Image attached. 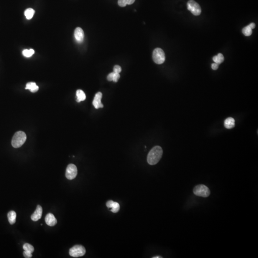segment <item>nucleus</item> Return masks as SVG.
Returning <instances> with one entry per match:
<instances>
[{
    "mask_svg": "<svg viewBox=\"0 0 258 258\" xmlns=\"http://www.w3.org/2000/svg\"><path fill=\"white\" fill-rule=\"evenodd\" d=\"M120 78V75L119 73L113 72L108 75V76H107V79L109 81H112L114 82H117Z\"/></svg>",
    "mask_w": 258,
    "mask_h": 258,
    "instance_id": "obj_15",
    "label": "nucleus"
},
{
    "mask_svg": "<svg viewBox=\"0 0 258 258\" xmlns=\"http://www.w3.org/2000/svg\"><path fill=\"white\" fill-rule=\"evenodd\" d=\"M25 89L30 90L31 92L34 93L38 91L39 90V87L37 86L36 83L34 82H29L27 83Z\"/></svg>",
    "mask_w": 258,
    "mask_h": 258,
    "instance_id": "obj_14",
    "label": "nucleus"
},
{
    "mask_svg": "<svg viewBox=\"0 0 258 258\" xmlns=\"http://www.w3.org/2000/svg\"><path fill=\"white\" fill-rule=\"evenodd\" d=\"M193 193L196 196L207 198L210 195V191L208 188L205 185H199L194 188Z\"/></svg>",
    "mask_w": 258,
    "mask_h": 258,
    "instance_id": "obj_3",
    "label": "nucleus"
},
{
    "mask_svg": "<svg viewBox=\"0 0 258 258\" xmlns=\"http://www.w3.org/2000/svg\"><path fill=\"white\" fill-rule=\"evenodd\" d=\"M135 0H118V3L120 6L125 7L126 5L132 4L134 3Z\"/></svg>",
    "mask_w": 258,
    "mask_h": 258,
    "instance_id": "obj_20",
    "label": "nucleus"
},
{
    "mask_svg": "<svg viewBox=\"0 0 258 258\" xmlns=\"http://www.w3.org/2000/svg\"><path fill=\"white\" fill-rule=\"evenodd\" d=\"M102 97V94L101 92H98L96 93L95 96L94 98L93 101V105L95 108L96 109H98L101 108H103V105L101 103V98Z\"/></svg>",
    "mask_w": 258,
    "mask_h": 258,
    "instance_id": "obj_8",
    "label": "nucleus"
},
{
    "mask_svg": "<svg viewBox=\"0 0 258 258\" xmlns=\"http://www.w3.org/2000/svg\"><path fill=\"white\" fill-rule=\"evenodd\" d=\"M34 10L32 8H28L24 11V15L27 18V19L28 20H30L32 18L33 16L34 15Z\"/></svg>",
    "mask_w": 258,
    "mask_h": 258,
    "instance_id": "obj_18",
    "label": "nucleus"
},
{
    "mask_svg": "<svg viewBox=\"0 0 258 258\" xmlns=\"http://www.w3.org/2000/svg\"><path fill=\"white\" fill-rule=\"evenodd\" d=\"M224 56L221 53H219L218 55H215L213 57V60L214 61V62L217 63L218 64H220L222 63L224 61Z\"/></svg>",
    "mask_w": 258,
    "mask_h": 258,
    "instance_id": "obj_19",
    "label": "nucleus"
},
{
    "mask_svg": "<svg viewBox=\"0 0 258 258\" xmlns=\"http://www.w3.org/2000/svg\"><path fill=\"white\" fill-rule=\"evenodd\" d=\"M78 174V170L76 165L74 164H69L67 166L65 172V177L69 180H73L76 178Z\"/></svg>",
    "mask_w": 258,
    "mask_h": 258,
    "instance_id": "obj_7",
    "label": "nucleus"
},
{
    "mask_svg": "<svg viewBox=\"0 0 258 258\" xmlns=\"http://www.w3.org/2000/svg\"><path fill=\"white\" fill-rule=\"evenodd\" d=\"M249 25V26L252 29H254V28H255V24L254 23H251V24H250L249 25Z\"/></svg>",
    "mask_w": 258,
    "mask_h": 258,
    "instance_id": "obj_27",
    "label": "nucleus"
},
{
    "mask_svg": "<svg viewBox=\"0 0 258 258\" xmlns=\"http://www.w3.org/2000/svg\"><path fill=\"white\" fill-rule=\"evenodd\" d=\"M162 257L161 256H155V257H153L152 258H162Z\"/></svg>",
    "mask_w": 258,
    "mask_h": 258,
    "instance_id": "obj_28",
    "label": "nucleus"
},
{
    "mask_svg": "<svg viewBox=\"0 0 258 258\" xmlns=\"http://www.w3.org/2000/svg\"><path fill=\"white\" fill-rule=\"evenodd\" d=\"M86 252V249L83 246L77 245L69 249V253L71 256L77 258L84 255Z\"/></svg>",
    "mask_w": 258,
    "mask_h": 258,
    "instance_id": "obj_5",
    "label": "nucleus"
},
{
    "mask_svg": "<svg viewBox=\"0 0 258 258\" xmlns=\"http://www.w3.org/2000/svg\"><path fill=\"white\" fill-rule=\"evenodd\" d=\"M30 252H28V251H24L23 252V255L25 258H30L32 257V254Z\"/></svg>",
    "mask_w": 258,
    "mask_h": 258,
    "instance_id": "obj_24",
    "label": "nucleus"
},
{
    "mask_svg": "<svg viewBox=\"0 0 258 258\" xmlns=\"http://www.w3.org/2000/svg\"><path fill=\"white\" fill-rule=\"evenodd\" d=\"M187 8L188 10L194 15L198 16L201 13V8L200 5L194 0H189L187 3Z\"/></svg>",
    "mask_w": 258,
    "mask_h": 258,
    "instance_id": "obj_6",
    "label": "nucleus"
},
{
    "mask_svg": "<svg viewBox=\"0 0 258 258\" xmlns=\"http://www.w3.org/2000/svg\"><path fill=\"white\" fill-rule=\"evenodd\" d=\"M27 135L23 132L19 131L16 132L11 140V145L15 148L20 147L26 141Z\"/></svg>",
    "mask_w": 258,
    "mask_h": 258,
    "instance_id": "obj_2",
    "label": "nucleus"
},
{
    "mask_svg": "<svg viewBox=\"0 0 258 258\" xmlns=\"http://www.w3.org/2000/svg\"><path fill=\"white\" fill-rule=\"evenodd\" d=\"M211 68H212V69L214 70H217L218 68V64H217V63H213L211 65Z\"/></svg>",
    "mask_w": 258,
    "mask_h": 258,
    "instance_id": "obj_26",
    "label": "nucleus"
},
{
    "mask_svg": "<svg viewBox=\"0 0 258 258\" xmlns=\"http://www.w3.org/2000/svg\"><path fill=\"white\" fill-rule=\"evenodd\" d=\"M152 59L157 64H162L165 61V54L161 48H156L152 53Z\"/></svg>",
    "mask_w": 258,
    "mask_h": 258,
    "instance_id": "obj_4",
    "label": "nucleus"
},
{
    "mask_svg": "<svg viewBox=\"0 0 258 258\" xmlns=\"http://www.w3.org/2000/svg\"><path fill=\"white\" fill-rule=\"evenodd\" d=\"M45 222L49 226H54L57 223V220L54 215L51 213H48L45 216Z\"/></svg>",
    "mask_w": 258,
    "mask_h": 258,
    "instance_id": "obj_12",
    "label": "nucleus"
},
{
    "mask_svg": "<svg viewBox=\"0 0 258 258\" xmlns=\"http://www.w3.org/2000/svg\"><path fill=\"white\" fill-rule=\"evenodd\" d=\"M7 217L10 224L13 225L16 222L17 213L14 211H11L8 213Z\"/></svg>",
    "mask_w": 258,
    "mask_h": 258,
    "instance_id": "obj_16",
    "label": "nucleus"
},
{
    "mask_svg": "<svg viewBox=\"0 0 258 258\" xmlns=\"http://www.w3.org/2000/svg\"><path fill=\"white\" fill-rule=\"evenodd\" d=\"M121 71V68L120 65H115L114 68V72L117 73H120Z\"/></svg>",
    "mask_w": 258,
    "mask_h": 258,
    "instance_id": "obj_25",
    "label": "nucleus"
},
{
    "mask_svg": "<svg viewBox=\"0 0 258 258\" xmlns=\"http://www.w3.org/2000/svg\"><path fill=\"white\" fill-rule=\"evenodd\" d=\"M42 212H43V209H42V206L40 205L37 206V209L35 210L34 213L32 215L31 217L32 220L34 221H38L41 218Z\"/></svg>",
    "mask_w": 258,
    "mask_h": 258,
    "instance_id": "obj_10",
    "label": "nucleus"
},
{
    "mask_svg": "<svg viewBox=\"0 0 258 258\" xmlns=\"http://www.w3.org/2000/svg\"><path fill=\"white\" fill-rule=\"evenodd\" d=\"M224 126L228 129L233 128L235 126V120L231 117L228 118L225 121Z\"/></svg>",
    "mask_w": 258,
    "mask_h": 258,
    "instance_id": "obj_13",
    "label": "nucleus"
},
{
    "mask_svg": "<svg viewBox=\"0 0 258 258\" xmlns=\"http://www.w3.org/2000/svg\"><path fill=\"white\" fill-rule=\"evenodd\" d=\"M106 206L108 208H111V211L113 213H117L120 209V205L118 203L114 202L112 200H109L106 203Z\"/></svg>",
    "mask_w": 258,
    "mask_h": 258,
    "instance_id": "obj_11",
    "label": "nucleus"
},
{
    "mask_svg": "<svg viewBox=\"0 0 258 258\" xmlns=\"http://www.w3.org/2000/svg\"><path fill=\"white\" fill-rule=\"evenodd\" d=\"M23 249H24V251L30 252L31 253H33L34 251V247L29 243H25L23 246Z\"/></svg>",
    "mask_w": 258,
    "mask_h": 258,
    "instance_id": "obj_23",
    "label": "nucleus"
},
{
    "mask_svg": "<svg viewBox=\"0 0 258 258\" xmlns=\"http://www.w3.org/2000/svg\"><path fill=\"white\" fill-rule=\"evenodd\" d=\"M162 154V149L160 146H156L152 148L148 155V163L150 165H155L157 164L161 158Z\"/></svg>",
    "mask_w": 258,
    "mask_h": 258,
    "instance_id": "obj_1",
    "label": "nucleus"
},
{
    "mask_svg": "<svg viewBox=\"0 0 258 258\" xmlns=\"http://www.w3.org/2000/svg\"><path fill=\"white\" fill-rule=\"evenodd\" d=\"M242 33H243V34L246 37H249V36L252 35V28L249 25H248L247 27L243 28V29H242Z\"/></svg>",
    "mask_w": 258,
    "mask_h": 258,
    "instance_id": "obj_21",
    "label": "nucleus"
},
{
    "mask_svg": "<svg viewBox=\"0 0 258 258\" xmlns=\"http://www.w3.org/2000/svg\"><path fill=\"white\" fill-rule=\"evenodd\" d=\"M34 53V49H25L24 50H23V55H24V57H31L32 55H33Z\"/></svg>",
    "mask_w": 258,
    "mask_h": 258,
    "instance_id": "obj_22",
    "label": "nucleus"
},
{
    "mask_svg": "<svg viewBox=\"0 0 258 258\" xmlns=\"http://www.w3.org/2000/svg\"><path fill=\"white\" fill-rule=\"evenodd\" d=\"M75 38L78 43H82L84 38V33L82 29L77 27L74 32Z\"/></svg>",
    "mask_w": 258,
    "mask_h": 258,
    "instance_id": "obj_9",
    "label": "nucleus"
},
{
    "mask_svg": "<svg viewBox=\"0 0 258 258\" xmlns=\"http://www.w3.org/2000/svg\"><path fill=\"white\" fill-rule=\"evenodd\" d=\"M76 96H77V101L78 102H80L81 101H84L86 100V95L82 90H78L76 92Z\"/></svg>",
    "mask_w": 258,
    "mask_h": 258,
    "instance_id": "obj_17",
    "label": "nucleus"
}]
</instances>
